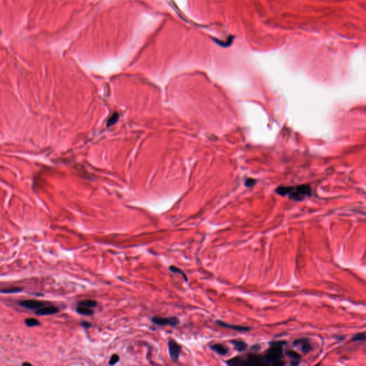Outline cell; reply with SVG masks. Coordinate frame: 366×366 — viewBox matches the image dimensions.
<instances>
[{"label": "cell", "instance_id": "obj_1", "mask_svg": "<svg viewBox=\"0 0 366 366\" xmlns=\"http://www.w3.org/2000/svg\"><path fill=\"white\" fill-rule=\"evenodd\" d=\"M285 344L284 341H276L270 343V348L263 355L266 365H282L285 363L282 361L283 358V345Z\"/></svg>", "mask_w": 366, "mask_h": 366}, {"label": "cell", "instance_id": "obj_2", "mask_svg": "<svg viewBox=\"0 0 366 366\" xmlns=\"http://www.w3.org/2000/svg\"><path fill=\"white\" fill-rule=\"evenodd\" d=\"M276 192L280 195H290V197L295 200H301L305 198L310 196L311 193V189L308 185H301L295 188L293 187H279L277 189Z\"/></svg>", "mask_w": 366, "mask_h": 366}, {"label": "cell", "instance_id": "obj_3", "mask_svg": "<svg viewBox=\"0 0 366 366\" xmlns=\"http://www.w3.org/2000/svg\"><path fill=\"white\" fill-rule=\"evenodd\" d=\"M152 322L159 326H170L172 327L177 326L180 323L179 319L176 317L155 316L152 318Z\"/></svg>", "mask_w": 366, "mask_h": 366}, {"label": "cell", "instance_id": "obj_4", "mask_svg": "<svg viewBox=\"0 0 366 366\" xmlns=\"http://www.w3.org/2000/svg\"><path fill=\"white\" fill-rule=\"evenodd\" d=\"M168 350L169 355L172 361L177 362L182 352L181 346L175 341L170 339L168 341Z\"/></svg>", "mask_w": 366, "mask_h": 366}, {"label": "cell", "instance_id": "obj_5", "mask_svg": "<svg viewBox=\"0 0 366 366\" xmlns=\"http://www.w3.org/2000/svg\"><path fill=\"white\" fill-rule=\"evenodd\" d=\"M19 304L22 307L27 308V309L29 310H38L45 305V303L44 302L37 300H22L20 301Z\"/></svg>", "mask_w": 366, "mask_h": 366}, {"label": "cell", "instance_id": "obj_6", "mask_svg": "<svg viewBox=\"0 0 366 366\" xmlns=\"http://www.w3.org/2000/svg\"><path fill=\"white\" fill-rule=\"evenodd\" d=\"M293 345L295 346L300 347V349L304 353H307L312 350L311 344L310 343L309 341L305 338H300V339L296 340L293 343Z\"/></svg>", "mask_w": 366, "mask_h": 366}, {"label": "cell", "instance_id": "obj_7", "mask_svg": "<svg viewBox=\"0 0 366 366\" xmlns=\"http://www.w3.org/2000/svg\"><path fill=\"white\" fill-rule=\"evenodd\" d=\"M216 323L218 325V326H220V327H222V328L231 329V330H236V331H239V332H247V331H249V330H250V328H248V327L228 324V323L222 322V321H221V320H217Z\"/></svg>", "mask_w": 366, "mask_h": 366}, {"label": "cell", "instance_id": "obj_8", "mask_svg": "<svg viewBox=\"0 0 366 366\" xmlns=\"http://www.w3.org/2000/svg\"><path fill=\"white\" fill-rule=\"evenodd\" d=\"M59 312L58 308L55 307V306H47V307H42L40 309L37 310L35 313L37 315H53Z\"/></svg>", "mask_w": 366, "mask_h": 366}, {"label": "cell", "instance_id": "obj_9", "mask_svg": "<svg viewBox=\"0 0 366 366\" xmlns=\"http://www.w3.org/2000/svg\"><path fill=\"white\" fill-rule=\"evenodd\" d=\"M286 355L291 358L292 365H298L300 363L301 357L298 353H296L294 350H287L286 351Z\"/></svg>", "mask_w": 366, "mask_h": 366}, {"label": "cell", "instance_id": "obj_10", "mask_svg": "<svg viewBox=\"0 0 366 366\" xmlns=\"http://www.w3.org/2000/svg\"><path fill=\"white\" fill-rule=\"evenodd\" d=\"M211 348L212 350L220 355H226L228 353V347L222 344H214L212 345Z\"/></svg>", "mask_w": 366, "mask_h": 366}, {"label": "cell", "instance_id": "obj_11", "mask_svg": "<svg viewBox=\"0 0 366 366\" xmlns=\"http://www.w3.org/2000/svg\"><path fill=\"white\" fill-rule=\"evenodd\" d=\"M78 305L84 306L89 308H93L97 306V302L96 300H90V299H87V300H84L79 301L78 302Z\"/></svg>", "mask_w": 366, "mask_h": 366}, {"label": "cell", "instance_id": "obj_12", "mask_svg": "<svg viewBox=\"0 0 366 366\" xmlns=\"http://www.w3.org/2000/svg\"><path fill=\"white\" fill-rule=\"evenodd\" d=\"M77 312L80 315H92L94 314V310L92 308H89L84 306L78 305L77 308Z\"/></svg>", "mask_w": 366, "mask_h": 366}, {"label": "cell", "instance_id": "obj_13", "mask_svg": "<svg viewBox=\"0 0 366 366\" xmlns=\"http://www.w3.org/2000/svg\"><path fill=\"white\" fill-rule=\"evenodd\" d=\"M232 344L235 346L236 350L238 351H243L247 348V344L243 341H232Z\"/></svg>", "mask_w": 366, "mask_h": 366}, {"label": "cell", "instance_id": "obj_14", "mask_svg": "<svg viewBox=\"0 0 366 366\" xmlns=\"http://www.w3.org/2000/svg\"><path fill=\"white\" fill-rule=\"evenodd\" d=\"M22 290V288H21V287H9V288H7V289L1 290H0V293H6V294H11V293H19V292H21Z\"/></svg>", "mask_w": 366, "mask_h": 366}, {"label": "cell", "instance_id": "obj_15", "mask_svg": "<svg viewBox=\"0 0 366 366\" xmlns=\"http://www.w3.org/2000/svg\"><path fill=\"white\" fill-rule=\"evenodd\" d=\"M25 324L28 327H34L39 326L40 323L37 319L31 317V318H27L25 320Z\"/></svg>", "mask_w": 366, "mask_h": 366}, {"label": "cell", "instance_id": "obj_16", "mask_svg": "<svg viewBox=\"0 0 366 366\" xmlns=\"http://www.w3.org/2000/svg\"><path fill=\"white\" fill-rule=\"evenodd\" d=\"M169 269H170V270L171 271V272H172L173 273H179V274H181L182 275H183V277L184 280H185V281H187V276L185 275V273L183 272V270H180V268H178V267H175V266H173V265H172V266H170V267H169Z\"/></svg>", "mask_w": 366, "mask_h": 366}, {"label": "cell", "instance_id": "obj_17", "mask_svg": "<svg viewBox=\"0 0 366 366\" xmlns=\"http://www.w3.org/2000/svg\"><path fill=\"white\" fill-rule=\"evenodd\" d=\"M365 340V332H360V333L356 334L353 337V341H364Z\"/></svg>", "mask_w": 366, "mask_h": 366}, {"label": "cell", "instance_id": "obj_18", "mask_svg": "<svg viewBox=\"0 0 366 366\" xmlns=\"http://www.w3.org/2000/svg\"><path fill=\"white\" fill-rule=\"evenodd\" d=\"M119 360H120V357H119L118 355L117 354H114L113 356L111 357L110 360H109V365H115V364H116L119 361Z\"/></svg>", "mask_w": 366, "mask_h": 366}, {"label": "cell", "instance_id": "obj_19", "mask_svg": "<svg viewBox=\"0 0 366 366\" xmlns=\"http://www.w3.org/2000/svg\"><path fill=\"white\" fill-rule=\"evenodd\" d=\"M80 325L82 327H84L85 328H90L91 326H92V324H91L89 322H86V321H82V322L80 323Z\"/></svg>", "mask_w": 366, "mask_h": 366}, {"label": "cell", "instance_id": "obj_20", "mask_svg": "<svg viewBox=\"0 0 366 366\" xmlns=\"http://www.w3.org/2000/svg\"><path fill=\"white\" fill-rule=\"evenodd\" d=\"M22 365H31V364L29 363H22Z\"/></svg>", "mask_w": 366, "mask_h": 366}]
</instances>
